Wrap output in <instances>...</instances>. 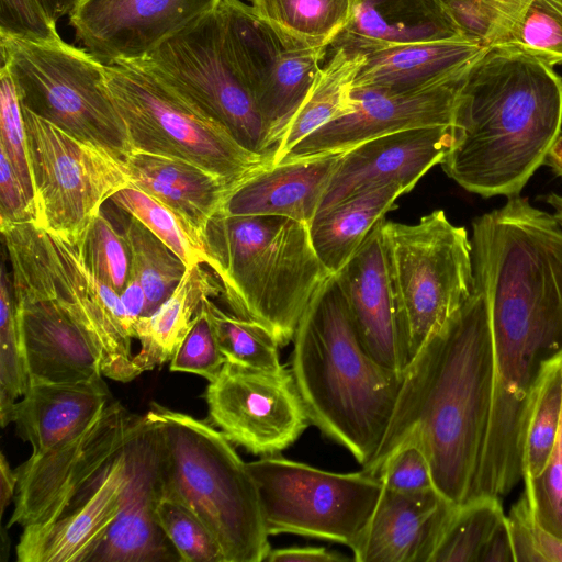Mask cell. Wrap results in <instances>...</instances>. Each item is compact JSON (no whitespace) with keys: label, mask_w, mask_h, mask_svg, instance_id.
I'll return each instance as SVG.
<instances>
[{"label":"cell","mask_w":562,"mask_h":562,"mask_svg":"<svg viewBox=\"0 0 562 562\" xmlns=\"http://www.w3.org/2000/svg\"><path fill=\"white\" fill-rule=\"evenodd\" d=\"M78 245L90 271L120 295L131 270V257L123 232L120 233L101 211Z\"/></svg>","instance_id":"cell-39"},{"label":"cell","mask_w":562,"mask_h":562,"mask_svg":"<svg viewBox=\"0 0 562 562\" xmlns=\"http://www.w3.org/2000/svg\"><path fill=\"white\" fill-rule=\"evenodd\" d=\"M23 223H35L34 200L0 150V228Z\"/></svg>","instance_id":"cell-47"},{"label":"cell","mask_w":562,"mask_h":562,"mask_svg":"<svg viewBox=\"0 0 562 562\" xmlns=\"http://www.w3.org/2000/svg\"><path fill=\"white\" fill-rule=\"evenodd\" d=\"M505 516L501 498L477 496L456 506L430 562H479L491 532Z\"/></svg>","instance_id":"cell-35"},{"label":"cell","mask_w":562,"mask_h":562,"mask_svg":"<svg viewBox=\"0 0 562 562\" xmlns=\"http://www.w3.org/2000/svg\"><path fill=\"white\" fill-rule=\"evenodd\" d=\"M221 5L234 54L276 153L329 46H313L291 37L240 0H222Z\"/></svg>","instance_id":"cell-13"},{"label":"cell","mask_w":562,"mask_h":562,"mask_svg":"<svg viewBox=\"0 0 562 562\" xmlns=\"http://www.w3.org/2000/svg\"><path fill=\"white\" fill-rule=\"evenodd\" d=\"M123 234L131 257L130 272L143 285L146 295L145 316H149L173 292L187 266L134 216L128 215Z\"/></svg>","instance_id":"cell-32"},{"label":"cell","mask_w":562,"mask_h":562,"mask_svg":"<svg viewBox=\"0 0 562 562\" xmlns=\"http://www.w3.org/2000/svg\"><path fill=\"white\" fill-rule=\"evenodd\" d=\"M57 21L41 0H0V34L31 42L60 40Z\"/></svg>","instance_id":"cell-46"},{"label":"cell","mask_w":562,"mask_h":562,"mask_svg":"<svg viewBox=\"0 0 562 562\" xmlns=\"http://www.w3.org/2000/svg\"><path fill=\"white\" fill-rule=\"evenodd\" d=\"M436 488L401 493L383 486L364 530L351 546L357 562H430L456 508Z\"/></svg>","instance_id":"cell-20"},{"label":"cell","mask_w":562,"mask_h":562,"mask_svg":"<svg viewBox=\"0 0 562 562\" xmlns=\"http://www.w3.org/2000/svg\"><path fill=\"white\" fill-rule=\"evenodd\" d=\"M486 48L465 38L396 45L366 53L353 89L406 93L467 69Z\"/></svg>","instance_id":"cell-27"},{"label":"cell","mask_w":562,"mask_h":562,"mask_svg":"<svg viewBox=\"0 0 562 562\" xmlns=\"http://www.w3.org/2000/svg\"><path fill=\"white\" fill-rule=\"evenodd\" d=\"M340 154L268 165L238 183L218 212L233 216H283L310 226Z\"/></svg>","instance_id":"cell-23"},{"label":"cell","mask_w":562,"mask_h":562,"mask_svg":"<svg viewBox=\"0 0 562 562\" xmlns=\"http://www.w3.org/2000/svg\"><path fill=\"white\" fill-rule=\"evenodd\" d=\"M515 562H543L535 540V518L525 492L506 516Z\"/></svg>","instance_id":"cell-48"},{"label":"cell","mask_w":562,"mask_h":562,"mask_svg":"<svg viewBox=\"0 0 562 562\" xmlns=\"http://www.w3.org/2000/svg\"><path fill=\"white\" fill-rule=\"evenodd\" d=\"M22 113L34 224L79 244L102 205L131 184L124 159L74 137L26 108Z\"/></svg>","instance_id":"cell-10"},{"label":"cell","mask_w":562,"mask_h":562,"mask_svg":"<svg viewBox=\"0 0 562 562\" xmlns=\"http://www.w3.org/2000/svg\"><path fill=\"white\" fill-rule=\"evenodd\" d=\"M544 164L548 165L555 175L562 177V135H560L553 144Z\"/></svg>","instance_id":"cell-54"},{"label":"cell","mask_w":562,"mask_h":562,"mask_svg":"<svg viewBox=\"0 0 562 562\" xmlns=\"http://www.w3.org/2000/svg\"><path fill=\"white\" fill-rule=\"evenodd\" d=\"M456 38L465 37L440 0H351L349 19L329 47L344 46L366 54Z\"/></svg>","instance_id":"cell-25"},{"label":"cell","mask_w":562,"mask_h":562,"mask_svg":"<svg viewBox=\"0 0 562 562\" xmlns=\"http://www.w3.org/2000/svg\"><path fill=\"white\" fill-rule=\"evenodd\" d=\"M205 244L232 313L266 327L281 347L293 340L312 296L330 276L315 254L308 225L217 212Z\"/></svg>","instance_id":"cell-4"},{"label":"cell","mask_w":562,"mask_h":562,"mask_svg":"<svg viewBox=\"0 0 562 562\" xmlns=\"http://www.w3.org/2000/svg\"><path fill=\"white\" fill-rule=\"evenodd\" d=\"M293 342L290 371L311 423L367 469L387 431L403 371L367 350L334 274L312 296Z\"/></svg>","instance_id":"cell-3"},{"label":"cell","mask_w":562,"mask_h":562,"mask_svg":"<svg viewBox=\"0 0 562 562\" xmlns=\"http://www.w3.org/2000/svg\"><path fill=\"white\" fill-rule=\"evenodd\" d=\"M0 150L33 198L22 106L14 82L3 66L0 67Z\"/></svg>","instance_id":"cell-44"},{"label":"cell","mask_w":562,"mask_h":562,"mask_svg":"<svg viewBox=\"0 0 562 562\" xmlns=\"http://www.w3.org/2000/svg\"><path fill=\"white\" fill-rule=\"evenodd\" d=\"M250 3L269 24L313 46H330L351 11V0H250Z\"/></svg>","instance_id":"cell-31"},{"label":"cell","mask_w":562,"mask_h":562,"mask_svg":"<svg viewBox=\"0 0 562 562\" xmlns=\"http://www.w3.org/2000/svg\"><path fill=\"white\" fill-rule=\"evenodd\" d=\"M479 562H515L506 515L487 538Z\"/></svg>","instance_id":"cell-50"},{"label":"cell","mask_w":562,"mask_h":562,"mask_svg":"<svg viewBox=\"0 0 562 562\" xmlns=\"http://www.w3.org/2000/svg\"><path fill=\"white\" fill-rule=\"evenodd\" d=\"M79 0H41L45 9L58 21L65 15H69Z\"/></svg>","instance_id":"cell-53"},{"label":"cell","mask_w":562,"mask_h":562,"mask_svg":"<svg viewBox=\"0 0 562 562\" xmlns=\"http://www.w3.org/2000/svg\"><path fill=\"white\" fill-rule=\"evenodd\" d=\"M562 417V353L549 360L540 375L527 422L522 481L543 470L554 446Z\"/></svg>","instance_id":"cell-33"},{"label":"cell","mask_w":562,"mask_h":562,"mask_svg":"<svg viewBox=\"0 0 562 562\" xmlns=\"http://www.w3.org/2000/svg\"><path fill=\"white\" fill-rule=\"evenodd\" d=\"M330 52L278 144L272 165L311 133L353 110L351 93L366 54L344 46L331 47Z\"/></svg>","instance_id":"cell-30"},{"label":"cell","mask_w":562,"mask_h":562,"mask_svg":"<svg viewBox=\"0 0 562 562\" xmlns=\"http://www.w3.org/2000/svg\"><path fill=\"white\" fill-rule=\"evenodd\" d=\"M469 67L448 80L406 93L353 89L350 113L311 133L279 162L341 154L369 139L404 130L453 125Z\"/></svg>","instance_id":"cell-15"},{"label":"cell","mask_w":562,"mask_h":562,"mask_svg":"<svg viewBox=\"0 0 562 562\" xmlns=\"http://www.w3.org/2000/svg\"><path fill=\"white\" fill-rule=\"evenodd\" d=\"M461 34L485 48L502 46L531 0H440Z\"/></svg>","instance_id":"cell-38"},{"label":"cell","mask_w":562,"mask_h":562,"mask_svg":"<svg viewBox=\"0 0 562 562\" xmlns=\"http://www.w3.org/2000/svg\"><path fill=\"white\" fill-rule=\"evenodd\" d=\"M161 497L187 506L220 543L226 562L266 561L271 550L256 482L232 441L210 423L153 404Z\"/></svg>","instance_id":"cell-5"},{"label":"cell","mask_w":562,"mask_h":562,"mask_svg":"<svg viewBox=\"0 0 562 562\" xmlns=\"http://www.w3.org/2000/svg\"><path fill=\"white\" fill-rule=\"evenodd\" d=\"M18 473L12 470L3 453L0 457V510L3 514L18 486Z\"/></svg>","instance_id":"cell-52"},{"label":"cell","mask_w":562,"mask_h":562,"mask_svg":"<svg viewBox=\"0 0 562 562\" xmlns=\"http://www.w3.org/2000/svg\"><path fill=\"white\" fill-rule=\"evenodd\" d=\"M124 162L131 186L171 210L205 243L211 220L233 190L228 183L177 158L131 150Z\"/></svg>","instance_id":"cell-26"},{"label":"cell","mask_w":562,"mask_h":562,"mask_svg":"<svg viewBox=\"0 0 562 562\" xmlns=\"http://www.w3.org/2000/svg\"><path fill=\"white\" fill-rule=\"evenodd\" d=\"M104 66L106 88L132 150L191 162L233 189L272 164L269 156L245 148L223 125L140 67L125 59Z\"/></svg>","instance_id":"cell-7"},{"label":"cell","mask_w":562,"mask_h":562,"mask_svg":"<svg viewBox=\"0 0 562 562\" xmlns=\"http://www.w3.org/2000/svg\"><path fill=\"white\" fill-rule=\"evenodd\" d=\"M30 386V378L23 355L18 305L12 278L1 265L0 274V417L5 427L13 422L18 397Z\"/></svg>","instance_id":"cell-36"},{"label":"cell","mask_w":562,"mask_h":562,"mask_svg":"<svg viewBox=\"0 0 562 562\" xmlns=\"http://www.w3.org/2000/svg\"><path fill=\"white\" fill-rule=\"evenodd\" d=\"M126 481L117 516L90 562H176L179 552L157 515L161 498L159 442L155 422L134 415L124 443Z\"/></svg>","instance_id":"cell-16"},{"label":"cell","mask_w":562,"mask_h":562,"mask_svg":"<svg viewBox=\"0 0 562 562\" xmlns=\"http://www.w3.org/2000/svg\"><path fill=\"white\" fill-rule=\"evenodd\" d=\"M247 467L269 536L293 533L351 548L383 491L382 481L363 470L335 473L276 454Z\"/></svg>","instance_id":"cell-11"},{"label":"cell","mask_w":562,"mask_h":562,"mask_svg":"<svg viewBox=\"0 0 562 562\" xmlns=\"http://www.w3.org/2000/svg\"><path fill=\"white\" fill-rule=\"evenodd\" d=\"M494 357L485 297L469 299L422 347L403 371L395 408L372 461L375 476L402 441L425 452L436 490L459 505L470 499L491 417Z\"/></svg>","instance_id":"cell-1"},{"label":"cell","mask_w":562,"mask_h":562,"mask_svg":"<svg viewBox=\"0 0 562 562\" xmlns=\"http://www.w3.org/2000/svg\"><path fill=\"white\" fill-rule=\"evenodd\" d=\"M120 297L134 329L136 322L145 316L146 295L139 280L131 272Z\"/></svg>","instance_id":"cell-51"},{"label":"cell","mask_w":562,"mask_h":562,"mask_svg":"<svg viewBox=\"0 0 562 562\" xmlns=\"http://www.w3.org/2000/svg\"><path fill=\"white\" fill-rule=\"evenodd\" d=\"M81 2H87V3H101V2H106V1H111V0H79Z\"/></svg>","instance_id":"cell-56"},{"label":"cell","mask_w":562,"mask_h":562,"mask_svg":"<svg viewBox=\"0 0 562 562\" xmlns=\"http://www.w3.org/2000/svg\"><path fill=\"white\" fill-rule=\"evenodd\" d=\"M125 481L123 446L85 501L49 524L23 528L16 546L18 561L90 562L117 516Z\"/></svg>","instance_id":"cell-22"},{"label":"cell","mask_w":562,"mask_h":562,"mask_svg":"<svg viewBox=\"0 0 562 562\" xmlns=\"http://www.w3.org/2000/svg\"><path fill=\"white\" fill-rule=\"evenodd\" d=\"M134 415L114 400L81 435L31 456L15 470L18 490L8 526H43L85 501L122 450Z\"/></svg>","instance_id":"cell-12"},{"label":"cell","mask_w":562,"mask_h":562,"mask_svg":"<svg viewBox=\"0 0 562 562\" xmlns=\"http://www.w3.org/2000/svg\"><path fill=\"white\" fill-rule=\"evenodd\" d=\"M203 266L187 267L170 296L134 325V337L140 344L133 357L137 376L170 361L204 301L222 294L218 279Z\"/></svg>","instance_id":"cell-28"},{"label":"cell","mask_w":562,"mask_h":562,"mask_svg":"<svg viewBox=\"0 0 562 562\" xmlns=\"http://www.w3.org/2000/svg\"><path fill=\"white\" fill-rule=\"evenodd\" d=\"M0 52L23 108L123 159L132 150L104 63L93 54L63 38L31 42L1 34Z\"/></svg>","instance_id":"cell-8"},{"label":"cell","mask_w":562,"mask_h":562,"mask_svg":"<svg viewBox=\"0 0 562 562\" xmlns=\"http://www.w3.org/2000/svg\"><path fill=\"white\" fill-rule=\"evenodd\" d=\"M440 162L459 186L484 198L519 195L562 130V78L510 46L484 50L469 67Z\"/></svg>","instance_id":"cell-2"},{"label":"cell","mask_w":562,"mask_h":562,"mask_svg":"<svg viewBox=\"0 0 562 562\" xmlns=\"http://www.w3.org/2000/svg\"><path fill=\"white\" fill-rule=\"evenodd\" d=\"M110 201L121 211L134 216L164 241L187 267L205 265L211 258L205 243L171 210L143 190L127 186Z\"/></svg>","instance_id":"cell-34"},{"label":"cell","mask_w":562,"mask_h":562,"mask_svg":"<svg viewBox=\"0 0 562 562\" xmlns=\"http://www.w3.org/2000/svg\"><path fill=\"white\" fill-rule=\"evenodd\" d=\"M157 515L165 535L179 552L182 562H226L215 537L187 506L162 496L157 506Z\"/></svg>","instance_id":"cell-41"},{"label":"cell","mask_w":562,"mask_h":562,"mask_svg":"<svg viewBox=\"0 0 562 562\" xmlns=\"http://www.w3.org/2000/svg\"><path fill=\"white\" fill-rule=\"evenodd\" d=\"M544 201L553 207V215L562 225V194L549 193L544 196Z\"/></svg>","instance_id":"cell-55"},{"label":"cell","mask_w":562,"mask_h":562,"mask_svg":"<svg viewBox=\"0 0 562 562\" xmlns=\"http://www.w3.org/2000/svg\"><path fill=\"white\" fill-rule=\"evenodd\" d=\"M375 476L383 486L401 493H417L436 488L429 461L414 441L398 443L382 461Z\"/></svg>","instance_id":"cell-45"},{"label":"cell","mask_w":562,"mask_h":562,"mask_svg":"<svg viewBox=\"0 0 562 562\" xmlns=\"http://www.w3.org/2000/svg\"><path fill=\"white\" fill-rule=\"evenodd\" d=\"M382 221L373 227L350 260L334 276L367 350L382 366L403 371L397 308L382 234Z\"/></svg>","instance_id":"cell-21"},{"label":"cell","mask_w":562,"mask_h":562,"mask_svg":"<svg viewBox=\"0 0 562 562\" xmlns=\"http://www.w3.org/2000/svg\"><path fill=\"white\" fill-rule=\"evenodd\" d=\"M125 60L223 125L245 148L273 158L268 126L234 54L221 2L145 55Z\"/></svg>","instance_id":"cell-9"},{"label":"cell","mask_w":562,"mask_h":562,"mask_svg":"<svg viewBox=\"0 0 562 562\" xmlns=\"http://www.w3.org/2000/svg\"><path fill=\"white\" fill-rule=\"evenodd\" d=\"M209 418L254 454L274 456L310 425L291 371H263L226 361L205 390Z\"/></svg>","instance_id":"cell-14"},{"label":"cell","mask_w":562,"mask_h":562,"mask_svg":"<svg viewBox=\"0 0 562 562\" xmlns=\"http://www.w3.org/2000/svg\"><path fill=\"white\" fill-rule=\"evenodd\" d=\"M44 243L54 292L95 342L102 374L119 382L132 381L137 376L132 353L135 337L120 295L90 271L78 244L46 231Z\"/></svg>","instance_id":"cell-17"},{"label":"cell","mask_w":562,"mask_h":562,"mask_svg":"<svg viewBox=\"0 0 562 562\" xmlns=\"http://www.w3.org/2000/svg\"><path fill=\"white\" fill-rule=\"evenodd\" d=\"M225 362L226 357L203 303L170 360V371L194 373L211 382Z\"/></svg>","instance_id":"cell-42"},{"label":"cell","mask_w":562,"mask_h":562,"mask_svg":"<svg viewBox=\"0 0 562 562\" xmlns=\"http://www.w3.org/2000/svg\"><path fill=\"white\" fill-rule=\"evenodd\" d=\"M524 483V492L536 521L562 538V417L554 446L543 470Z\"/></svg>","instance_id":"cell-43"},{"label":"cell","mask_w":562,"mask_h":562,"mask_svg":"<svg viewBox=\"0 0 562 562\" xmlns=\"http://www.w3.org/2000/svg\"><path fill=\"white\" fill-rule=\"evenodd\" d=\"M404 193L398 183L384 184L351 196L314 217L308 226L311 243L330 274H336L350 260Z\"/></svg>","instance_id":"cell-29"},{"label":"cell","mask_w":562,"mask_h":562,"mask_svg":"<svg viewBox=\"0 0 562 562\" xmlns=\"http://www.w3.org/2000/svg\"><path fill=\"white\" fill-rule=\"evenodd\" d=\"M396 302L402 370L469 299L474 289L472 244L442 210L418 223L382 221Z\"/></svg>","instance_id":"cell-6"},{"label":"cell","mask_w":562,"mask_h":562,"mask_svg":"<svg viewBox=\"0 0 562 562\" xmlns=\"http://www.w3.org/2000/svg\"><path fill=\"white\" fill-rule=\"evenodd\" d=\"M221 1H78L68 16L76 41L102 63H109L145 55Z\"/></svg>","instance_id":"cell-18"},{"label":"cell","mask_w":562,"mask_h":562,"mask_svg":"<svg viewBox=\"0 0 562 562\" xmlns=\"http://www.w3.org/2000/svg\"><path fill=\"white\" fill-rule=\"evenodd\" d=\"M502 46H510L550 67L562 65V0H531Z\"/></svg>","instance_id":"cell-40"},{"label":"cell","mask_w":562,"mask_h":562,"mask_svg":"<svg viewBox=\"0 0 562 562\" xmlns=\"http://www.w3.org/2000/svg\"><path fill=\"white\" fill-rule=\"evenodd\" d=\"M114 401L102 378L77 383H30L15 403L13 423L34 457L87 430Z\"/></svg>","instance_id":"cell-24"},{"label":"cell","mask_w":562,"mask_h":562,"mask_svg":"<svg viewBox=\"0 0 562 562\" xmlns=\"http://www.w3.org/2000/svg\"><path fill=\"white\" fill-rule=\"evenodd\" d=\"M453 143L452 125L426 126L379 136L341 153L316 215L389 183H398L409 192L442 161Z\"/></svg>","instance_id":"cell-19"},{"label":"cell","mask_w":562,"mask_h":562,"mask_svg":"<svg viewBox=\"0 0 562 562\" xmlns=\"http://www.w3.org/2000/svg\"><path fill=\"white\" fill-rule=\"evenodd\" d=\"M226 361L251 369L278 371L282 369L274 336L262 325L226 313L212 299L204 302Z\"/></svg>","instance_id":"cell-37"},{"label":"cell","mask_w":562,"mask_h":562,"mask_svg":"<svg viewBox=\"0 0 562 562\" xmlns=\"http://www.w3.org/2000/svg\"><path fill=\"white\" fill-rule=\"evenodd\" d=\"M348 560H350L348 557L323 547L271 549L266 558L268 562H340Z\"/></svg>","instance_id":"cell-49"}]
</instances>
